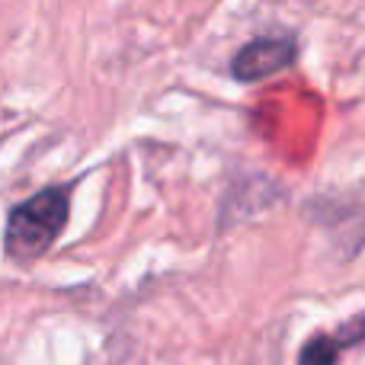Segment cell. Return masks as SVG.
<instances>
[{
  "mask_svg": "<svg viewBox=\"0 0 365 365\" xmlns=\"http://www.w3.org/2000/svg\"><path fill=\"white\" fill-rule=\"evenodd\" d=\"M362 340H365V317H356V321L343 324L336 334L311 336L302 346V353H298V365H336L343 349L356 346V343H362Z\"/></svg>",
  "mask_w": 365,
  "mask_h": 365,
  "instance_id": "3",
  "label": "cell"
},
{
  "mask_svg": "<svg viewBox=\"0 0 365 365\" xmlns=\"http://www.w3.org/2000/svg\"><path fill=\"white\" fill-rule=\"evenodd\" d=\"M295 58H298V45L292 36H259L253 42H247L231 58V77L244 83H257L292 68Z\"/></svg>",
  "mask_w": 365,
  "mask_h": 365,
  "instance_id": "2",
  "label": "cell"
},
{
  "mask_svg": "<svg viewBox=\"0 0 365 365\" xmlns=\"http://www.w3.org/2000/svg\"><path fill=\"white\" fill-rule=\"evenodd\" d=\"M71 215V192L68 186H45L26 202H19L6 218L4 250L16 263L38 259L58 237Z\"/></svg>",
  "mask_w": 365,
  "mask_h": 365,
  "instance_id": "1",
  "label": "cell"
}]
</instances>
